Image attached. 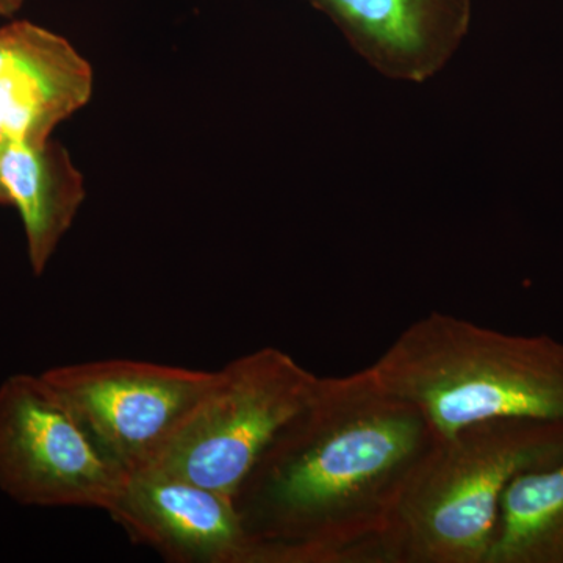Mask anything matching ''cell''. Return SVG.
Masks as SVG:
<instances>
[{"mask_svg":"<svg viewBox=\"0 0 563 563\" xmlns=\"http://www.w3.org/2000/svg\"><path fill=\"white\" fill-rule=\"evenodd\" d=\"M439 439L368 368L320 377L233 495L255 563H379L393 509Z\"/></svg>","mask_w":563,"mask_h":563,"instance_id":"cell-1","label":"cell"},{"mask_svg":"<svg viewBox=\"0 0 563 563\" xmlns=\"http://www.w3.org/2000/svg\"><path fill=\"white\" fill-rule=\"evenodd\" d=\"M385 390L420 407L439 437L495 418L563 420V342L432 312L368 366Z\"/></svg>","mask_w":563,"mask_h":563,"instance_id":"cell-2","label":"cell"},{"mask_svg":"<svg viewBox=\"0 0 563 563\" xmlns=\"http://www.w3.org/2000/svg\"><path fill=\"white\" fill-rule=\"evenodd\" d=\"M562 457L563 420L495 418L440 437L393 509L379 563H487L507 485Z\"/></svg>","mask_w":563,"mask_h":563,"instance_id":"cell-3","label":"cell"},{"mask_svg":"<svg viewBox=\"0 0 563 563\" xmlns=\"http://www.w3.org/2000/svg\"><path fill=\"white\" fill-rule=\"evenodd\" d=\"M318 380L273 346L229 362L146 468L233 498L266 444L312 398Z\"/></svg>","mask_w":563,"mask_h":563,"instance_id":"cell-4","label":"cell"},{"mask_svg":"<svg viewBox=\"0 0 563 563\" xmlns=\"http://www.w3.org/2000/svg\"><path fill=\"white\" fill-rule=\"evenodd\" d=\"M128 476L41 374L0 384V490L11 499L107 512Z\"/></svg>","mask_w":563,"mask_h":563,"instance_id":"cell-5","label":"cell"},{"mask_svg":"<svg viewBox=\"0 0 563 563\" xmlns=\"http://www.w3.org/2000/svg\"><path fill=\"white\" fill-rule=\"evenodd\" d=\"M214 372L107 358L55 366L44 383L125 473L150 466L210 387Z\"/></svg>","mask_w":563,"mask_h":563,"instance_id":"cell-6","label":"cell"},{"mask_svg":"<svg viewBox=\"0 0 563 563\" xmlns=\"http://www.w3.org/2000/svg\"><path fill=\"white\" fill-rule=\"evenodd\" d=\"M133 542L173 563H255L229 496L161 470L131 473L107 510Z\"/></svg>","mask_w":563,"mask_h":563,"instance_id":"cell-7","label":"cell"},{"mask_svg":"<svg viewBox=\"0 0 563 563\" xmlns=\"http://www.w3.org/2000/svg\"><path fill=\"white\" fill-rule=\"evenodd\" d=\"M352 49L387 79L424 84L448 65L472 24V0H310Z\"/></svg>","mask_w":563,"mask_h":563,"instance_id":"cell-8","label":"cell"},{"mask_svg":"<svg viewBox=\"0 0 563 563\" xmlns=\"http://www.w3.org/2000/svg\"><path fill=\"white\" fill-rule=\"evenodd\" d=\"M91 95L90 63L69 41L29 21L0 29V125L10 140L44 143Z\"/></svg>","mask_w":563,"mask_h":563,"instance_id":"cell-9","label":"cell"},{"mask_svg":"<svg viewBox=\"0 0 563 563\" xmlns=\"http://www.w3.org/2000/svg\"><path fill=\"white\" fill-rule=\"evenodd\" d=\"M0 181L10 206L20 211L29 261L46 269L85 199L84 177L60 144L10 140L0 161Z\"/></svg>","mask_w":563,"mask_h":563,"instance_id":"cell-10","label":"cell"},{"mask_svg":"<svg viewBox=\"0 0 563 563\" xmlns=\"http://www.w3.org/2000/svg\"><path fill=\"white\" fill-rule=\"evenodd\" d=\"M487 563H563V457L507 485Z\"/></svg>","mask_w":563,"mask_h":563,"instance_id":"cell-11","label":"cell"},{"mask_svg":"<svg viewBox=\"0 0 563 563\" xmlns=\"http://www.w3.org/2000/svg\"><path fill=\"white\" fill-rule=\"evenodd\" d=\"M10 143V136L7 135V132L3 131L2 125H0V161H2L3 151H5L7 144ZM9 203V196H7L5 190H3L2 181H0V206H7Z\"/></svg>","mask_w":563,"mask_h":563,"instance_id":"cell-12","label":"cell"},{"mask_svg":"<svg viewBox=\"0 0 563 563\" xmlns=\"http://www.w3.org/2000/svg\"><path fill=\"white\" fill-rule=\"evenodd\" d=\"M24 0H0V16L11 18L20 11Z\"/></svg>","mask_w":563,"mask_h":563,"instance_id":"cell-13","label":"cell"}]
</instances>
